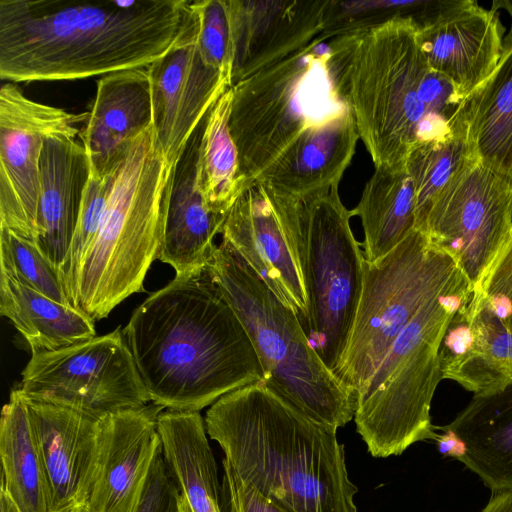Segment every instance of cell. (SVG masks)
Here are the masks:
<instances>
[{
	"label": "cell",
	"mask_w": 512,
	"mask_h": 512,
	"mask_svg": "<svg viewBox=\"0 0 512 512\" xmlns=\"http://www.w3.org/2000/svg\"><path fill=\"white\" fill-rule=\"evenodd\" d=\"M194 19L190 0H0V78L75 80L147 68Z\"/></svg>",
	"instance_id": "6da1fadb"
},
{
	"label": "cell",
	"mask_w": 512,
	"mask_h": 512,
	"mask_svg": "<svg viewBox=\"0 0 512 512\" xmlns=\"http://www.w3.org/2000/svg\"><path fill=\"white\" fill-rule=\"evenodd\" d=\"M151 403L199 412L263 379L241 321L203 271L147 297L122 329Z\"/></svg>",
	"instance_id": "7a4b0ae2"
},
{
	"label": "cell",
	"mask_w": 512,
	"mask_h": 512,
	"mask_svg": "<svg viewBox=\"0 0 512 512\" xmlns=\"http://www.w3.org/2000/svg\"><path fill=\"white\" fill-rule=\"evenodd\" d=\"M243 481L292 512H357L337 429L288 404L263 380L229 392L204 418Z\"/></svg>",
	"instance_id": "3957f363"
},
{
	"label": "cell",
	"mask_w": 512,
	"mask_h": 512,
	"mask_svg": "<svg viewBox=\"0 0 512 512\" xmlns=\"http://www.w3.org/2000/svg\"><path fill=\"white\" fill-rule=\"evenodd\" d=\"M329 71L375 167L404 164L419 141L461 132L432 116L421 99L430 71L412 16H394L330 38Z\"/></svg>",
	"instance_id": "277c9868"
},
{
	"label": "cell",
	"mask_w": 512,
	"mask_h": 512,
	"mask_svg": "<svg viewBox=\"0 0 512 512\" xmlns=\"http://www.w3.org/2000/svg\"><path fill=\"white\" fill-rule=\"evenodd\" d=\"M176 166L157 146L153 125L129 141L113 165L101 222L68 294L92 320L143 291L162 245Z\"/></svg>",
	"instance_id": "5b68a950"
},
{
	"label": "cell",
	"mask_w": 512,
	"mask_h": 512,
	"mask_svg": "<svg viewBox=\"0 0 512 512\" xmlns=\"http://www.w3.org/2000/svg\"><path fill=\"white\" fill-rule=\"evenodd\" d=\"M264 188L302 279L307 304L302 328L334 373L348 345L364 282L365 256L351 230L352 212L338 187L299 196Z\"/></svg>",
	"instance_id": "8992f818"
},
{
	"label": "cell",
	"mask_w": 512,
	"mask_h": 512,
	"mask_svg": "<svg viewBox=\"0 0 512 512\" xmlns=\"http://www.w3.org/2000/svg\"><path fill=\"white\" fill-rule=\"evenodd\" d=\"M206 270L246 330L264 383L309 418L338 429L355 415L356 396L320 359L297 315L226 241Z\"/></svg>",
	"instance_id": "52a82bcc"
},
{
	"label": "cell",
	"mask_w": 512,
	"mask_h": 512,
	"mask_svg": "<svg viewBox=\"0 0 512 512\" xmlns=\"http://www.w3.org/2000/svg\"><path fill=\"white\" fill-rule=\"evenodd\" d=\"M471 293L462 275L429 299L357 396L356 430L373 457L398 456L416 442L437 439L430 409L443 380L440 347L452 317Z\"/></svg>",
	"instance_id": "ba28073f"
},
{
	"label": "cell",
	"mask_w": 512,
	"mask_h": 512,
	"mask_svg": "<svg viewBox=\"0 0 512 512\" xmlns=\"http://www.w3.org/2000/svg\"><path fill=\"white\" fill-rule=\"evenodd\" d=\"M328 39L323 33L231 87L229 129L243 190L307 130L349 109L331 79Z\"/></svg>",
	"instance_id": "9c48e42d"
},
{
	"label": "cell",
	"mask_w": 512,
	"mask_h": 512,
	"mask_svg": "<svg viewBox=\"0 0 512 512\" xmlns=\"http://www.w3.org/2000/svg\"><path fill=\"white\" fill-rule=\"evenodd\" d=\"M462 275L457 262L418 229L380 259H365L353 329L334 371L356 399L421 307Z\"/></svg>",
	"instance_id": "30bf717a"
},
{
	"label": "cell",
	"mask_w": 512,
	"mask_h": 512,
	"mask_svg": "<svg viewBox=\"0 0 512 512\" xmlns=\"http://www.w3.org/2000/svg\"><path fill=\"white\" fill-rule=\"evenodd\" d=\"M17 389L27 400L95 419L151 402L120 328L65 348L33 353Z\"/></svg>",
	"instance_id": "8fae6325"
},
{
	"label": "cell",
	"mask_w": 512,
	"mask_h": 512,
	"mask_svg": "<svg viewBox=\"0 0 512 512\" xmlns=\"http://www.w3.org/2000/svg\"><path fill=\"white\" fill-rule=\"evenodd\" d=\"M512 182L470 159L433 201L421 232L450 255L472 289L512 237Z\"/></svg>",
	"instance_id": "7c38bea8"
},
{
	"label": "cell",
	"mask_w": 512,
	"mask_h": 512,
	"mask_svg": "<svg viewBox=\"0 0 512 512\" xmlns=\"http://www.w3.org/2000/svg\"><path fill=\"white\" fill-rule=\"evenodd\" d=\"M76 114L26 97L13 82L0 88V226L36 244L40 159L55 135H79Z\"/></svg>",
	"instance_id": "4fadbf2b"
},
{
	"label": "cell",
	"mask_w": 512,
	"mask_h": 512,
	"mask_svg": "<svg viewBox=\"0 0 512 512\" xmlns=\"http://www.w3.org/2000/svg\"><path fill=\"white\" fill-rule=\"evenodd\" d=\"M196 37L195 17L179 43L147 67L156 143L174 165L209 110L231 87L227 74L202 59Z\"/></svg>",
	"instance_id": "5bb4252c"
},
{
	"label": "cell",
	"mask_w": 512,
	"mask_h": 512,
	"mask_svg": "<svg viewBox=\"0 0 512 512\" xmlns=\"http://www.w3.org/2000/svg\"><path fill=\"white\" fill-rule=\"evenodd\" d=\"M417 42L428 66L464 99L492 73L504 28L496 10L474 0H437L416 20Z\"/></svg>",
	"instance_id": "9a60e30c"
},
{
	"label": "cell",
	"mask_w": 512,
	"mask_h": 512,
	"mask_svg": "<svg viewBox=\"0 0 512 512\" xmlns=\"http://www.w3.org/2000/svg\"><path fill=\"white\" fill-rule=\"evenodd\" d=\"M25 402L49 512H86L98 467L100 419L54 404Z\"/></svg>",
	"instance_id": "2e32d148"
},
{
	"label": "cell",
	"mask_w": 512,
	"mask_h": 512,
	"mask_svg": "<svg viewBox=\"0 0 512 512\" xmlns=\"http://www.w3.org/2000/svg\"><path fill=\"white\" fill-rule=\"evenodd\" d=\"M231 87L320 37L327 0H226Z\"/></svg>",
	"instance_id": "e0dca14e"
},
{
	"label": "cell",
	"mask_w": 512,
	"mask_h": 512,
	"mask_svg": "<svg viewBox=\"0 0 512 512\" xmlns=\"http://www.w3.org/2000/svg\"><path fill=\"white\" fill-rule=\"evenodd\" d=\"M153 403L100 419L99 458L86 512H134L160 451Z\"/></svg>",
	"instance_id": "ac0fdd59"
},
{
	"label": "cell",
	"mask_w": 512,
	"mask_h": 512,
	"mask_svg": "<svg viewBox=\"0 0 512 512\" xmlns=\"http://www.w3.org/2000/svg\"><path fill=\"white\" fill-rule=\"evenodd\" d=\"M221 234L303 326L307 304L302 279L263 185L254 182L240 193Z\"/></svg>",
	"instance_id": "d6986e66"
},
{
	"label": "cell",
	"mask_w": 512,
	"mask_h": 512,
	"mask_svg": "<svg viewBox=\"0 0 512 512\" xmlns=\"http://www.w3.org/2000/svg\"><path fill=\"white\" fill-rule=\"evenodd\" d=\"M153 125L147 68L110 73L97 82V92L78 136L90 163V174L107 175L133 138Z\"/></svg>",
	"instance_id": "ffe728a7"
},
{
	"label": "cell",
	"mask_w": 512,
	"mask_h": 512,
	"mask_svg": "<svg viewBox=\"0 0 512 512\" xmlns=\"http://www.w3.org/2000/svg\"><path fill=\"white\" fill-rule=\"evenodd\" d=\"M39 177L36 246L59 272L72 243L90 177L82 143L68 135L47 138Z\"/></svg>",
	"instance_id": "44dd1931"
},
{
	"label": "cell",
	"mask_w": 512,
	"mask_h": 512,
	"mask_svg": "<svg viewBox=\"0 0 512 512\" xmlns=\"http://www.w3.org/2000/svg\"><path fill=\"white\" fill-rule=\"evenodd\" d=\"M202 125L203 122L177 163L158 255V260L175 270V277L197 273L206 268L217 246L213 240L221 233L226 219V216L208 207L196 187V158Z\"/></svg>",
	"instance_id": "7402d4cb"
},
{
	"label": "cell",
	"mask_w": 512,
	"mask_h": 512,
	"mask_svg": "<svg viewBox=\"0 0 512 512\" xmlns=\"http://www.w3.org/2000/svg\"><path fill=\"white\" fill-rule=\"evenodd\" d=\"M358 139L348 109L307 130L255 182L277 193L294 196L338 187Z\"/></svg>",
	"instance_id": "603a6c76"
},
{
	"label": "cell",
	"mask_w": 512,
	"mask_h": 512,
	"mask_svg": "<svg viewBox=\"0 0 512 512\" xmlns=\"http://www.w3.org/2000/svg\"><path fill=\"white\" fill-rule=\"evenodd\" d=\"M161 454L176 489L174 512H224L222 486L205 421L199 412H161Z\"/></svg>",
	"instance_id": "cb8c5ba5"
},
{
	"label": "cell",
	"mask_w": 512,
	"mask_h": 512,
	"mask_svg": "<svg viewBox=\"0 0 512 512\" xmlns=\"http://www.w3.org/2000/svg\"><path fill=\"white\" fill-rule=\"evenodd\" d=\"M507 10L512 1H494L492 9ZM467 139L474 156L512 182V22L492 73L462 102Z\"/></svg>",
	"instance_id": "d4e9b609"
},
{
	"label": "cell",
	"mask_w": 512,
	"mask_h": 512,
	"mask_svg": "<svg viewBox=\"0 0 512 512\" xmlns=\"http://www.w3.org/2000/svg\"><path fill=\"white\" fill-rule=\"evenodd\" d=\"M466 443L460 460L494 493L512 492V381L474 395L446 425Z\"/></svg>",
	"instance_id": "484cf974"
},
{
	"label": "cell",
	"mask_w": 512,
	"mask_h": 512,
	"mask_svg": "<svg viewBox=\"0 0 512 512\" xmlns=\"http://www.w3.org/2000/svg\"><path fill=\"white\" fill-rule=\"evenodd\" d=\"M0 313L10 319L32 354L58 350L96 336L95 321L84 312L58 303L2 271Z\"/></svg>",
	"instance_id": "4316f807"
},
{
	"label": "cell",
	"mask_w": 512,
	"mask_h": 512,
	"mask_svg": "<svg viewBox=\"0 0 512 512\" xmlns=\"http://www.w3.org/2000/svg\"><path fill=\"white\" fill-rule=\"evenodd\" d=\"M415 192L404 164L375 167L352 215L364 231V256L374 262L416 229Z\"/></svg>",
	"instance_id": "83f0119b"
},
{
	"label": "cell",
	"mask_w": 512,
	"mask_h": 512,
	"mask_svg": "<svg viewBox=\"0 0 512 512\" xmlns=\"http://www.w3.org/2000/svg\"><path fill=\"white\" fill-rule=\"evenodd\" d=\"M1 486L21 512H49L45 475L20 391L10 393L0 418Z\"/></svg>",
	"instance_id": "f1b7e54d"
},
{
	"label": "cell",
	"mask_w": 512,
	"mask_h": 512,
	"mask_svg": "<svg viewBox=\"0 0 512 512\" xmlns=\"http://www.w3.org/2000/svg\"><path fill=\"white\" fill-rule=\"evenodd\" d=\"M231 101L230 87L206 115L195 169L198 191L208 207L223 216L243 191L238 150L229 129Z\"/></svg>",
	"instance_id": "f546056e"
},
{
	"label": "cell",
	"mask_w": 512,
	"mask_h": 512,
	"mask_svg": "<svg viewBox=\"0 0 512 512\" xmlns=\"http://www.w3.org/2000/svg\"><path fill=\"white\" fill-rule=\"evenodd\" d=\"M473 157L466 130L445 138L419 141L410 149L404 165L415 192L416 229L422 230L435 198Z\"/></svg>",
	"instance_id": "4dcf8cb0"
},
{
	"label": "cell",
	"mask_w": 512,
	"mask_h": 512,
	"mask_svg": "<svg viewBox=\"0 0 512 512\" xmlns=\"http://www.w3.org/2000/svg\"><path fill=\"white\" fill-rule=\"evenodd\" d=\"M480 325L512 337V237L465 304Z\"/></svg>",
	"instance_id": "1f68e13d"
},
{
	"label": "cell",
	"mask_w": 512,
	"mask_h": 512,
	"mask_svg": "<svg viewBox=\"0 0 512 512\" xmlns=\"http://www.w3.org/2000/svg\"><path fill=\"white\" fill-rule=\"evenodd\" d=\"M0 271L17 278L58 303L73 306L66 296L58 270L36 244L1 226Z\"/></svg>",
	"instance_id": "d6a6232c"
},
{
	"label": "cell",
	"mask_w": 512,
	"mask_h": 512,
	"mask_svg": "<svg viewBox=\"0 0 512 512\" xmlns=\"http://www.w3.org/2000/svg\"><path fill=\"white\" fill-rule=\"evenodd\" d=\"M110 185L111 172L102 178L90 174L87 181L72 243L65 261L59 269L60 279L67 297L79 263L98 230Z\"/></svg>",
	"instance_id": "836d02e7"
},
{
	"label": "cell",
	"mask_w": 512,
	"mask_h": 512,
	"mask_svg": "<svg viewBox=\"0 0 512 512\" xmlns=\"http://www.w3.org/2000/svg\"><path fill=\"white\" fill-rule=\"evenodd\" d=\"M196 43L202 59L230 77L231 30L226 0H195ZM231 82V80H230Z\"/></svg>",
	"instance_id": "e575fe53"
},
{
	"label": "cell",
	"mask_w": 512,
	"mask_h": 512,
	"mask_svg": "<svg viewBox=\"0 0 512 512\" xmlns=\"http://www.w3.org/2000/svg\"><path fill=\"white\" fill-rule=\"evenodd\" d=\"M222 499L224 512H292L243 481L223 460Z\"/></svg>",
	"instance_id": "d590c367"
},
{
	"label": "cell",
	"mask_w": 512,
	"mask_h": 512,
	"mask_svg": "<svg viewBox=\"0 0 512 512\" xmlns=\"http://www.w3.org/2000/svg\"><path fill=\"white\" fill-rule=\"evenodd\" d=\"M175 507L176 489L167 472L160 450L153 462L134 512H174Z\"/></svg>",
	"instance_id": "8d00e7d4"
},
{
	"label": "cell",
	"mask_w": 512,
	"mask_h": 512,
	"mask_svg": "<svg viewBox=\"0 0 512 512\" xmlns=\"http://www.w3.org/2000/svg\"><path fill=\"white\" fill-rule=\"evenodd\" d=\"M443 433L438 434L435 440L438 452L447 457L461 460L467 453V445L464 440L453 430L446 426L440 427Z\"/></svg>",
	"instance_id": "74e56055"
},
{
	"label": "cell",
	"mask_w": 512,
	"mask_h": 512,
	"mask_svg": "<svg viewBox=\"0 0 512 512\" xmlns=\"http://www.w3.org/2000/svg\"><path fill=\"white\" fill-rule=\"evenodd\" d=\"M481 512H512V492L492 494Z\"/></svg>",
	"instance_id": "f35d334b"
},
{
	"label": "cell",
	"mask_w": 512,
	"mask_h": 512,
	"mask_svg": "<svg viewBox=\"0 0 512 512\" xmlns=\"http://www.w3.org/2000/svg\"><path fill=\"white\" fill-rule=\"evenodd\" d=\"M0 511L1 512H21L16 503L9 496L7 491L0 487Z\"/></svg>",
	"instance_id": "ab89813d"
},
{
	"label": "cell",
	"mask_w": 512,
	"mask_h": 512,
	"mask_svg": "<svg viewBox=\"0 0 512 512\" xmlns=\"http://www.w3.org/2000/svg\"><path fill=\"white\" fill-rule=\"evenodd\" d=\"M511 223H512V199H511Z\"/></svg>",
	"instance_id": "60d3db41"
}]
</instances>
